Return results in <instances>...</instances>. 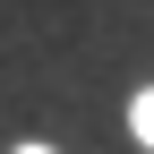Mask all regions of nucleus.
I'll return each instance as SVG.
<instances>
[{
  "label": "nucleus",
  "instance_id": "obj_1",
  "mask_svg": "<svg viewBox=\"0 0 154 154\" xmlns=\"http://www.w3.org/2000/svg\"><path fill=\"white\" fill-rule=\"evenodd\" d=\"M128 128H137V137L154 146V94H137V103H128Z\"/></svg>",
  "mask_w": 154,
  "mask_h": 154
},
{
  "label": "nucleus",
  "instance_id": "obj_2",
  "mask_svg": "<svg viewBox=\"0 0 154 154\" xmlns=\"http://www.w3.org/2000/svg\"><path fill=\"white\" fill-rule=\"evenodd\" d=\"M17 154H51V146H17Z\"/></svg>",
  "mask_w": 154,
  "mask_h": 154
}]
</instances>
